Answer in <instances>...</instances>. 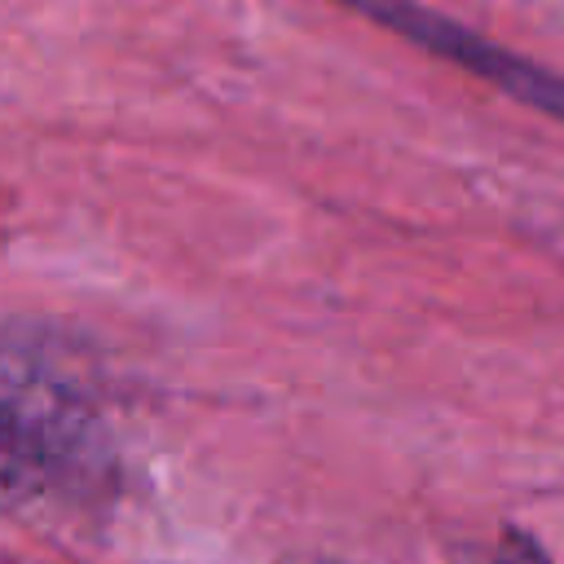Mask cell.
Returning <instances> with one entry per match:
<instances>
[{"label": "cell", "instance_id": "1", "mask_svg": "<svg viewBox=\"0 0 564 564\" xmlns=\"http://www.w3.org/2000/svg\"><path fill=\"white\" fill-rule=\"evenodd\" d=\"M106 405L70 335L0 326V511L79 498L106 480Z\"/></svg>", "mask_w": 564, "mask_h": 564}, {"label": "cell", "instance_id": "2", "mask_svg": "<svg viewBox=\"0 0 564 564\" xmlns=\"http://www.w3.org/2000/svg\"><path fill=\"white\" fill-rule=\"evenodd\" d=\"M339 4H348V9H357V13H366V18H375L379 26L397 31L401 40H410V44H419V48H427V53L454 62V66H463L467 75L494 84L498 93H507V97H516V101L542 110L546 119H560V115H564L560 79H555L551 70H542V66L516 57L511 48L485 40L480 31L454 22V18L436 13V9H423V4H414V0H339Z\"/></svg>", "mask_w": 564, "mask_h": 564}, {"label": "cell", "instance_id": "3", "mask_svg": "<svg viewBox=\"0 0 564 564\" xmlns=\"http://www.w3.org/2000/svg\"><path fill=\"white\" fill-rule=\"evenodd\" d=\"M471 564H546V555H542L529 538H511V542H502V546L476 555Z\"/></svg>", "mask_w": 564, "mask_h": 564}, {"label": "cell", "instance_id": "4", "mask_svg": "<svg viewBox=\"0 0 564 564\" xmlns=\"http://www.w3.org/2000/svg\"><path fill=\"white\" fill-rule=\"evenodd\" d=\"M282 564H344V560H330V555H295V560H282Z\"/></svg>", "mask_w": 564, "mask_h": 564}]
</instances>
